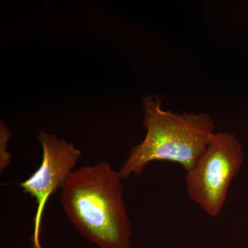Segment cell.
I'll use <instances>...</instances> for the list:
<instances>
[{
  "label": "cell",
  "instance_id": "7a4b0ae2",
  "mask_svg": "<svg viewBox=\"0 0 248 248\" xmlns=\"http://www.w3.org/2000/svg\"><path fill=\"white\" fill-rule=\"evenodd\" d=\"M146 135L130 150L118 172L122 179L143 174L154 161H169L192 169L205 151L215 130L211 117L205 113L179 114L165 110L159 98L143 100Z\"/></svg>",
  "mask_w": 248,
  "mask_h": 248
},
{
  "label": "cell",
  "instance_id": "3957f363",
  "mask_svg": "<svg viewBox=\"0 0 248 248\" xmlns=\"http://www.w3.org/2000/svg\"><path fill=\"white\" fill-rule=\"evenodd\" d=\"M243 162L242 147L236 136L227 132L214 134L195 166L186 172L191 200L210 216H218Z\"/></svg>",
  "mask_w": 248,
  "mask_h": 248
},
{
  "label": "cell",
  "instance_id": "5b68a950",
  "mask_svg": "<svg viewBox=\"0 0 248 248\" xmlns=\"http://www.w3.org/2000/svg\"><path fill=\"white\" fill-rule=\"evenodd\" d=\"M11 133L9 127L5 124L4 121L0 122V172L2 173L9 167L11 163V155L7 151L9 139Z\"/></svg>",
  "mask_w": 248,
  "mask_h": 248
},
{
  "label": "cell",
  "instance_id": "277c9868",
  "mask_svg": "<svg viewBox=\"0 0 248 248\" xmlns=\"http://www.w3.org/2000/svg\"><path fill=\"white\" fill-rule=\"evenodd\" d=\"M38 140L42 148V164L31 177L20 184L24 192L37 202L32 248H43L40 235L46 205L49 198L66 184L81 155L73 143L44 130L40 132Z\"/></svg>",
  "mask_w": 248,
  "mask_h": 248
},
{
  "label": "cell",
  "instance_id": "6da1fadb",
  "mask_svg": "<svg viewBox=\"0 0 248 248\" xmlns=\"http://www.w3.org/2000/svg\"><path fill=\"white\" fill-rule=\"evenodd\" d=\"M118 171L106 161L75 170L61 189L70 221L99 248H130L132 228Z\"/></svg>",
  "mask_w": 248,
  "mask_h": 248
}]
</instances>
